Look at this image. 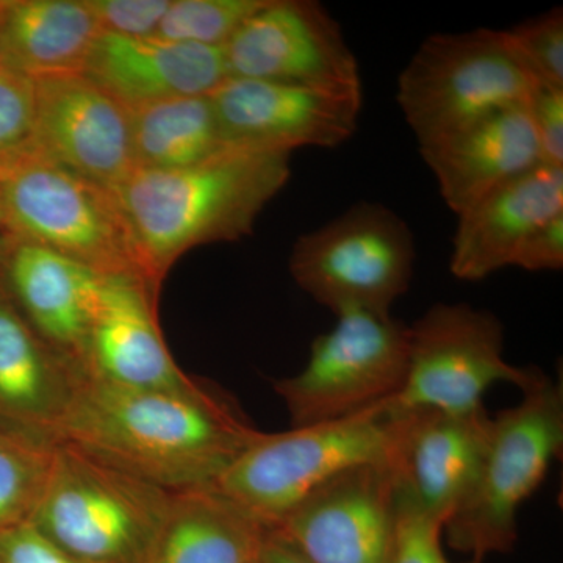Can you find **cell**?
<instances>
[{"label": "cell", "mask_w": 563, "mask_h": 563, "mask_svg": "<svg viewBox=\"0 0 563 563\" xmlns=\"http://www.w3.org/2000/svg\"><path fill=\"white\" fill-rule=\"evenodd\" d=\"M173 492L58 440L29 523L81 563H146Z\"/></svg>", "instance_id": "obj_5"}, {"label": "cell", "mask_w": 563, "mask_h": 563, "mask_svg": "<svg viewBox=\"0 0 563 563\" xmlns=\"http://www.w3.org/2000/svg\"><path fill=\"white\" fill-rule=\"evenodd\" d=\"M57 443L49 433L0 417V529L31 521Z\"/></svg>", "instance_id": "obj_25"}, {"label": "cell", "mask_w": 563, "mask_h": 563, "mask_svg": "<svg viewBox=\"0 0 563 563\" xmlns=\"http://www.w3.org/2000/svg\"><path fill=\"white\" fill-rule=\"evenodd\" d=\"M539 368H518L504 358V325L470 303H435L409 325V362L393 409L468 413L483 407L492 385L523 390Z\"/></svg>", "instance_id": "obj_10"}, {"label": "cell", "mask_w": 563, "mask_h": 563, "mask_svg": "<svg viewBox=\"0 0 563 563\" xmlns=\"http://www.w3.org/2000/svg\"><path fill=\"white\" fill-rule=\"evenodd\" d=\"M393 410L391 466L398 498L446 523L479 472L490 439V415L484 406L468 413Z\"/></svg>", "instance_id": "obj_15"}, {"label": "cell", "mask_w": 563, "mask_h": 563, "mask_svg": "<svg viewBox=\"0 0 563 563\" xmlns=\"http://www.w3.org/2000/svg\"><path fill=\"white\" fill-rule=\"evenodd\" d=\"M528 109L542 162L563 168V90L537 88Z\"/></svg>", "instance_id": "obj_31"}, {"label": "cell", "mask_w": 563, "mask_h": 563, "mask_svg": "<svg viewBox=\"0 0 563 563\" xmlns=\"http://www.w3.org/2000/svg\"><path fill=\"white\" fill-rule=\"evenodd\" d=\"M103 33L146 38L157 35L172 0H85Z\"/></svg>", "instance_id": "obj_30"}, {"label": "cell", "mask_w": 563, "mask_h": 563, "mask_svg": "<svg viewBox=\"0 0 563 563\" xmlns=\"http://www.w3.org/2000/svg\"><path fill=\"white\" fill-rule=\"evenodd\" d=\"M0 563H81L31 523L0 529Z\"/></svg>", "instance_id": "obj_32"}, {"label": "cell", "mask_w": 563, "mask_h": 563, "mask_svg": "<svg viewBox=\"0 0 563 563\" xmlns=\"http://www.w3.org/2000/svg\"><path fill=\"white\" fill-rule=\"evenodd\" d=\"M231 77L362 92L361 68L320 2L268 0L224 46Z\"/></svg>", "instance_id": "obj_11"}, {"label": "cell", "mask_w": 563, "mask_h": 563, "mask_svg": "<svg viewBox=\"0 0 563 563\" xmlns=\"http://www.w3.org/2000/svg\"><path fill=\"white\" fill-rule=\"evenodd\" d=\"M11 244L10 235L3 228L2 221H0V268H2L3 261H5L7 254H9Z\"/></svg>", "instance_id": "obj_35"}, {"label": "cell", "mask_w": 563, "mask_h": 563, "mask_svg": "<svg viewBox=\"0 0 563 563\" xmlns=\"http://www.w3.org/2000/svg\"><path fill=\"white\" fill-rule=\"evenodd\" d=\"M131 113L136 168H185L224 147L209 96L146 103Z\"/></svg>", "instance_id": "obj_24"}, {"label": "cell", "mask_w": 563, "mask_h": 563, "mask_svg": "<svg viewBox=\"0 0 563 563\" xmlns=\"http://www.w3.org/2000/svg\"><path fill=\"white\" fill-rule=\"evenodd\" d=\"M33 81V150L113 190L136 168L131 109L81 73Z\"/></svg>", "instance_id": "obj_14"}, {"label": "cell", "mask_w": 563, "mask_h": 563, "mask_svg": "<svg viewBox=\"0 0 563 563\" xmlns=\"http://www.w3.org/2000/svg\"><path fill=\"white\" fill-rule=\"evenodd\" d=\"M523 399L492 418L476 479L443 526L453 550L483 561L518 540V510L563 451V385L540 369Z\"/></svg>", "instance_id": "obj_4"}, {"label": "cell", "mask_w": 563, "mask_h": 563, "mask_svg": "<svg viewBox=\"0 0 563 563\" xmlns=\"http://www.w3.org/2000/svg\"><path fill=\"white\" fill-rule=\"evenodd\" d=\"M239 404L210 385L129 390L85 377L57 439L168 492L217 484L261 437Z\"/></svg>", "instance_id": "obj_1"}, {"label": "cell", "mask_w": 563, "mask_h": 563, "mask_svg": "<svg viewBox=\"0 0 563 563\" xmlns=\"http://www.w3.org/2000/svg\"><path fill=\"white\" fill-rule=\"evenodd\" d=\"M413 233L383 203L361 202L296 240L290 273L314 301L340 317L390 313L413 277Z\"/></svg>", "instance_id": "obj_8"}, {"label": "cell", "mask_w": 563, "mask_h": 563, "mask_svg": "<svg viewBox=\"0 0 563 563\" xmlns=\"http://www.w3.org/2000/svg\"><path fill=\"white\" fill-rule=\"evenodd\" d=\"M101 33L85 0H5L0 68L33 80L81 73Z\"/></svg>", "instance_id": "obj_23"}, {"label": "cell", "mask_w": 563, "mask_h": 563, "mask_svg": "<svg viewBox=\"0 0 563 563\" xmlns=\"http://www.w3.org/2000/svg\"><path fill=\"white\" fill-rule=\"evenodd\" d=\"M444 521L398 498L388 563H450L444 558Z\"/></svg>", "instance_id": "obj_29"}, {"label": "cell", "mask_w": 563, "mask_h": 563, "mask_svg": "<svg viewBox=\"0 0 563 563\" xmlns=\"http://www.w3.org/2000/svg\"><path fill=\"white\" fill-rule=\"evenodd\" d=\"M537 88L506 31L476 29L429 36L399 76L396 101L424 147L495 111L529 103Z\"/></svg>", "instance_id": "obj_7"}, {"label": "cell", "mask_w": 563, "mask_h": 563, "mask_svg": "<svg viewBox=\"0 0 563 563\" xmlns=\"http://www.w3.org/2000/svg\"><path fill=\"white\" fill-rule=\"evenodd\" d=\"M539 87L563 90V10L554 7L506 31Z\"/></svg>", "instance_id": "obj_27"}, {"label": "cell", "mask_w": 563, "mask_h": 563, "mask_svg": "<svg viewBox=\"0 0 563 563\" xmlns=\"http://www.w3.org/2000/svg\"><path fill=\"white\" fill-rule=\"evenodd\" d=\"M103 277L57 252L27 243L11 244L0 268V284L22 317L81 373Z\"/></svg>", "instance_id": "obj_19"}, {"label": "cell", "mask_w": 563, "mask_h": 563, "mask_svg": "<svg viewBox=\"0 0 563 563\" xmlns=\"http://www.w3.org/2000/svg\"><path fill=\"white\" fill-rule=\"evenodd\" d=\"M420 152L455 214L543 165L528 103L487 114Z\"/></svg>", "instance_id": "obj_20"}, {"label": "cell", "mask_w": 563, "mask_h": 563, "mask_svg": "<svg viewBox=\"0 0 563 563\" xmlns=\"http://www.w3.org/2000/svg\"><path fill=\"white\" fill-rule=\"evenodd\" d=\"M396 510L393 466H354L314 488L272 531L310 563H388Z\"/></svg>", "instance_id": "obj_12"}, {"label": "cell", "mask_w": 563, "mask_h": 563, "mask_svg": "<svg viewBox=\"0 0 563 563\" xmlns=\"http://www.w3.org/2000/svg\"><path fill=\"white\" fill-rule=\"evenodd\" d=\"M465 563H483V561H477V559H470V561Z\"/></svg>", "instance_id": "obj_36"}, {"label": "cell", "mask_w": 563, "mask_h": 563, "mask_svg": "<svg viewBox=\"0 0 563 563\" xmlns=\"http://www.w3.org/2000/svg\"><path fill=\"white\" fill-rule=\"evenodd\" d=\"M0 221L13 243L146 285L114 192L44 157L32 144L0 163Z\"/></svg>", "instance_id": "obj_3"}, {"label": "cell", "mask_w": 563, "mask_h": 563, "mask_svg": "<svg viewBox=\"0 0 563 563\" xmlns=\"http://www.w3.org/2000/svg\"><path fill=\"white\" fill-rule=\"evenodd\" d=\"M81 74L129 109L166 99L210 96L231 77L224 47L103 32Z\"/></svg>", "instance_id": "obj_17"}, {"label": "cell", "mask_w": 563, "mask_h": 563, "mask_svg": "<svg viewBox=\"0 0 563 563\" xmlns=\"http://www.w3.org/2000/svg\"><path fill=\"white\" fill-rule=\"evenodd\" d=\"M3 5H5V3H3ZM3 10V9H2ZM0 14H2V11H0Z\"/></svg>", "instance_id": "obj_38"}, {"label": "cell", "mask_w": 563, "mask_h": 563, "mask_svg": "<svg viewBox=\"0 0 563 563\" xmlns=\"http://www.w3.org/2000/svg\"><path fill=\"white\" fill-rule=\"evenodd\" d=\"M258 563H310L291 547L279 533L269 529L263 540Z\"/></svg>", "instance_id": "obj_34"}, {"label": "cell", "mask_w": 563, "mask_h": 563, "mask_svg": "<svg viewBox=\"0 0 563 563\" xmlns=\"http://www.w3.org/2000/svg\"><path fill=\"white\" fill-rule=\"evenodd\" d=\"M209 98L224 146L285 154L346 143L362 110V92L240 77H229Z\"/></svg>", "instance_id": "obj_13"}, {"label": "cell", "mask_w": 563, "mask_h": 563, "mask_svg": "<svg viewBox=\"0 0 563 563\" xmlns=\"http://www.w3.org/2000/svg\"><path fill=\"white\" fill-rule=\"evenodd\" d=\"M155 302L141 280L103 277L81 362L85 377L129 390L190 391L202 384L174 362Z\"/></svg>", "instance_id": "obj_16"}, {"label": "cell", "mask_w": 563, "mask_h": 563, "mask_svg": "<svg viewBox=\"0 0 563 563\" xmlns=\"http://www.w3.org/2000/svg\"><path fill=\"white\" fill-rule=\"evenodd\" d=\"M84 379L41 339L0 284V417L57 439Z\"/></svg>", "instance_id": "obj_21"}, {"label": "cell", "mask_w": 563, "mask_h": 563, "mask_svg": "<svg viewBox=\"0 0 563 563\" xmlns=\"http://www.w3.org/2000/svg\"><path fill=\"white\" fill-rule=\"evenodd\" d=\"M268 0H172L158 38L224 47Z\"/></svg>", "instance_id": "obj_26"}, {"label": "cell", "mask_w": 563, "mask_h": 563, "mask_svg": "<svg viewBox=\"0 0 563 563\" xmlns=\"http://www.w3.org/2000/svg\"><path fill=\"white\" fill-rule=\"evenodd\" d=\"M514 266L525 272H561L563 268V213L544 222L518 252Z\"/></svg>", "instance_id": "obj_33"}, {"label": "cell", "mask_w": 563, "mask_h": 563, "mask_svg": "<svg viewBox=\"0 0 563 563\" xmlns=\"http://www.w3.org/2000/svg\"><path fill=\"white\" fill-rule=\"evenodd\" d=\"M290 157L224 146L185 168L133 169L111 191L147 287L158 296L174 263L192 247L250 235L266 203L290 179Z\"/></svg>", "instance_id": "obj_2"}, {"label": "cell", "mask_w": 563, "mask_h": 563, "mask_svg": "<svg viewBox=\"0 0 563 563\" xmlns=\"http://www.w3.org/2000/svg\"><path fill=\"white\" fill-rule=\"evenodd\" d=\"M268 531L214 485L173 492L146 563H258Z\"/></svg>", "instance_id": "obj_22"}, {"label": "cell", "mask_w": 563, "mask_h": 563, "mask_svg": "<svg viewBox=\"0 0 563 563\" xmlns=\"http://www.w3.org/2000/svg\"><path fill=\"white\" fill-rule=\"evenodd\" d=\"M390 402L343 420L262 432L213 485L273 529L336 474L374 463L391 465L396 415Z\"/></svg>", "instance_id": "obj_6"}, {"label": "cell", "mask_w": 563, "mask_h": 563, "mask_svg": "<svg viewBox=\"0 0 563 563\" xmlns=\"http://www.w3.org/2000/svg\"><path fill=\"white\" fill-rule=\"evenodd\" d=\"M409 325L390 313L350 312L318 335L306 368L274 384L291 428L354 417L401 393Z\"/></svg>", "instance_id": "obj_9"}, {"label": "cell", "mask_w": 563, "mask_h": 563, "mask_svg": "<svg viewBox=\"0 0 563 563\" xmlns=\"http://www.w3.org/2000/svg\"><path fill=\"white\" fill-rule=\"evenodd\" d=\"M3 3H5V0H0V11L3 9Z\"/></svg>", "instance_id": "obj_37"}, {"label": "cell", "mask_w": 563, "mask_h": 563, "mask_svg": "<svg viewBox=\"0 0 563 563\" xmlns=\"http://www.w3.org/2000/svg\"><path fill=\"white\" fill-rule=\"evenodd\" d=\"M35 124V81L0 68V163L27 150Z\"/></svg>", "instance_id": "obj_28"}, {"label": "cell", "mask_w": 563, "mask_h": 563, "mask_svg": "<svg viewBox=\"0 0 563 563\" xmlns=\"http://www.w3.org/2000/svg\"><path fill=\"white\" fill-rule=\"evenodd\" d=\"M563 213V168L539 165L459 213L450 269L477 282L514 266L540 225Z\"/></svg>", "instance_id": "obj_18"}]
</instances>
